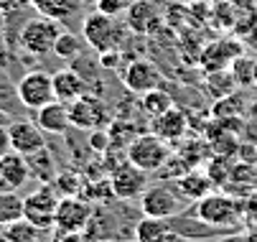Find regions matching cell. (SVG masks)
Segmentation results:
<instances>
[{"label": "cell", "instance_id": "6da1fadb", "mask_svg": "<svg viewBox=\"0 0 257 242\" xmlns=\"http://www.w3.org/2000/svg\"><path fill=\"white\" fill-rule=\"evenodd\" d=\"M82 36L97 54H102V51H112L122 44L125 28H122V23H117L115 16L94 11L82 21Z\"/></svg>", "mask_w": 257, "mask_h": 242}, {"label": "cell", "instance_id": "7a4b0ae2", "mask_svg": "<svg viewBox=\"0 0 257 242\" xmlns=\"http://www.w3.org/2000/svg\"><path fill=\"white\" fill-rule=\"evenodd\" d=\"M171 143H166L161 135L156 133H143V135H135L130 146H127V153L125 158L130 163H135L138 168L148 171V174H156L166 166V161L171 158Z\"/></svg>", "mask_w": 257, "mask_h": 242}, {"label": "cell", "instance_id": "3957f363", "mask_svg": "<svg viewBox=\"0 0 257 242\" xmlns=\"http://www.w3.org/2000/svg\"><path fill=\"white\" fill-rule=\"evenodd\" d=\"M61 33L59 21L39 16V18H31L23 28H21V46L33 54V56H46L49 51H54V44Z\"/></svg>", "mask_w": 257, "mask_h": 242}, {"label": "cell", "instance_id": "277c9868", "mask_svg": "<svg viewBox=\"0 0 257 242\" xmlns=\"http://www.w3.org/2000/svg\"><path fill=\"white\" fill-rule=\"evenodd\" d=\"M59 201H61V194L54 189V184H41L36 191L26 196V219L44 229H54Z\"/></svg>", "mask_w": 257, "mask_h": 242}, {"label": "cell", "instance_id": "5b68a950", "mask_svg": "<svg viewBox=\"0 0 257 242\" xmlns=\"http://www.w3.org/2000/svg\"><path fill=\"white\" fill-rule=\"evenodd\" d=\"M242 217V206L224 194H209L196 206V219L209 227H232Z\"/></svg>", "mask_w": 257, "mask_h": 242}, {"label": "cell", "instance_id": "8992f818", "mask_svg": "<svg viewBox=\"0 0 257 242\" xmlns=\"http://www.w3.org/2000/svg\"><path fill=\"white\" fill-rule=\"evenodd\" d=\"M92 219H94L92 201H87L82 196H61L59 209H56L54 229L69 232V234H82V232H87Z\"/></svg>", "mask_w": 257, "mask_h": 242}, {"label": "cell", "instance_id": "52a82bcc", "mask_svg": "<svg viewBox=\"0 0 257 242\" xmlns=\"http://www.w3.org/2000/svg\"><path fill=\"white\" fill-rule=\"evenodd\" d=\"M69 120L79 130H99L109 123V110L94 94H82L79 99L69 102Z\"/></svg>", "mask_w": 257, "mask_h": 242}, {"label": "cell", "instance_id": "ba28073f", "mask_svg": "<svg viewBox=\"0 0 257 242\" xmlns=\"http://www.w3.org/2000/svg\"><path fill=\"white\" fill-rule=\"evenodd\" d=\"M16 94H18V99L23 102L26 107L41 110L44 105H49V102L56 99L54 79L46 72H28L26 77H21V82L16 87Z\"/></svg>", "mask_w": 257, "mask_h": 242}, {"label": "cell", "instance_id": "9c48e42d", "mask_svg": "<svg viewBox=\"0 0 257 242\" xmlns=\"http://www.w3.org/2000/svg\"><path fill=\"white\" fill-rule=\"evenodd\" d=\"M112 191L117 199H140L148 189V171L138 168L135 163H130L127 158L122 163H117L112 168Z\"/></svg>", "mask_w": 257, "mask_h": 242}, {"label": "cell", "instance_id": "30bf717a", "mask_svg": "<svg viewBox=\"0 0 257 242\" xmlns=\"http://www.w3.org/2000/svg\"><path fill=\"white\" fill-rule=\"evenodd\" d=\"M181 199L173 189L163 186V184H156V186H148L145 194L140 196V209L145 217H158V219H171L181 212Z\"/></svg>", "mask_w": 257, "mask_h": 242}, {"label": "cell", "instance_id": "8fae6325", "mask_svg": "<svg viewBox=\"0 0 257 242\" xmlns=\"http://www.w3.org/2000/svg\"><path fill=\"white\" fill-rule=\"evenodd\" d=\"M120 79L122 84L130 89V92H138V94H145V92H151L156 87H161V72H158V66L148 59H135L130 61L122 72H120Z\"/></svg>", "mask_w": 257, "mask_h": 242}, {"label": "cell", "instance_id": "7c38bea8", "mask_svg": "<svg viewBox=\"0 0 257 242\" xmlns=\"http://www.w3.org/2000/svg\"><path fill=\"white\" fill-rule=\"evenodd\" d=\"M8 133H11V148L21 156H31V153H39L41 148H46V138L39 123L16 120L8 125Z\"/></svg>", "mask_w": 257, "mask_h": 242}, {"label": "cell", "instance_id": "4fadbf2b", "mask_svg": "<svg viewBox=\"0 0 257 242\" xmlns=\"http://www.w3.org/2000/svg\"><path fill=\"white\" fill-rule=\"evenodd\" d=\"M125 16H127V28L135 33H143V36L156 33L163 23V13L153 0H133Z\"/></svg>", "mask_w": 257, "mask_h": 242}, {"label": "cell", "instance_id": "5bb4252c", "mask_svg": "<svg viewBox=\"0 0 257 242\" xmlns=\"http://www.w3.org/2000/svg\"><path fill=\"white\" fill-rule=\"evenodd\" d=\"M153 133L161 135L166 143H178L189 135V115L173 105L171 110H166L161 117L153 120Z\"/></svg>", "mask_w": 257, "mask_h": 242}, {"label": "cell", "instance_id": "9a60e30c", "mask_svg": "<svg viewBox=\"0 0 257 242\" xmlns=\"http://www.w3.org/2000/svg\"><path fill=\"white\" fill-rule=\"evenodd\" d=\"M242 56V44L232 41V39H224V41H216L211 44L204 54H201V66L209 69L211 74L222 72V69H227L234 59Z\"/></svg>", "mask_w": 257, "mask_h": 242}, {"label": "cell", "instance_id": "2e32d148", "mask_svg": "<svg viewBox=\"0 0 257 242\" xmlns=\"http://www.w3.org/2000/svg\"><path fill=\"white\" fill-rule=\"evenodd\" d=\"M36 123L44 133H54V135H64L71 125L69 120V105L61 99H54L49 105H44L41 110H36Z\"/></svg>", "mask_w": 257, "mask_h": 242}, {"label": "cell", "instance_id": "e0dca14e", "mask_svg": "<svg viewBox=\"0 0 257 242\" xmlns=\"http://www.w3.org/2000/svg\"><path fill=\"white\" fill-rule=\"evenodd\" d=\"M54 79V92H56V99L61 102H74L79 99L84 92H87V82L84 77L77 72V69H59L56 74H51Z\"/></svg>", "mask_w": 257, "mask_h": 242}, {"label": "cell", "instance_id": "ac0fdd59", "mask_svg": "<svg viewBox=\"0 0 257 242\" xmlns=\"http://www.w3.org/2000/svg\"><path fill=\"white\" fill-rule=\"evenodd\" d=\"M176 189H178V194H181L183 199H189V201H201L204 196L211 194L214 181L209 179V174H204V171L191 168V171H186L183 176L176 179Z\"/></svg>", "mask_w": 257, "mask_h": 242}, {"label": "cell", "instance_id": "d6986e66", "mask_svg": "<svg viewBox=\"0 0 257 242\" xmlns=\"http://www.w3.org/2000/svg\"><path fill=\"white\" fill-rule=\"evenodd\" d=\"M173 229L168 224V219H158V217H143L135 224V239L138 242H171L173 239Z\"/></svg>", "mask_w": 257, "mask_h": 242}, {"label": "cell", "instance_id": "ffe728a7", "mask_svg": "<svg viewBox=\"0 0 257 242\" xmlns=\"http://www.w3.org/2000/svg\"><path fill=\"white\" fill-rule=\"evenodd\" d=\"M0 168H3L6 179L11 181V186H13L16 191H21V186L31 179L26 156H21V153H16V151H11V153H6L3 158H0Z\"/></svg>", "mask_w": 257, "mask_h": 242}, {"label": "cell", "instance_id": "44dd1931", "mask_svg": "<svg viewBox=\"0 0 257 242\" xmlns=\"http://www.w3.org/2000/svg\"><path fill=\"white\" fill-rule=\"evenodd\" d=\"M26 161H28L31 176H36L41 184H51V181L56 179V166H54V158H51L49 148H41L39 153L26 156Z\"/></svg>", "mask_w": 257, "mask_h": 242}, {"label": "cell", "instance_id": "7402d4cb", "mask_svg": "<svg viewBox=\"0 0 257 242\" xmlns=\"http://www.w3.org/2000/svg\"><path fill=\"white\" fill-rule=\"evenodd\" d=\"M26 217V196L18 191H6L0 194V224H13Z\"/></svg>", "mask_w": 257, "mask_h": 242}, {"label": "cell", "instance_id": "603a6c76", "mask_svg": "<svg viewBox=\"0 0 257 242\" xmlns=\"http://www.w3.org/2000/svg\"><path fill=\"white\" fill-rule=\"evenodd\" d=\"M46 232H49V229L28 222L26 217L6 227L8 242H46Z\"/></svg>", "mask_w": 257, "mask_h": 242}, {"label": "cell", "instance_id": "cb8c5ba5", "mask_svg": "<svg viewBox=\"0 0 257 242\" xmlns=\"http://www.w3.org/2000/svg\"><path fill=\"white\" fill-rule=\"evenodd\" d=\"M31 6L39 11V16H46L54 21H66L77 11L79 0H31Z\"/></svg>", "mask_w": 257, "mask_h": 242}, {"label": "cell", "instance_id": "d4e9b609", "mask_svg": "<svg viewBox=\"0 0 257 242\" xmlns=\"http://www.w3.org/2000/svg\"><path fill=\"white\" fill-rule=\"evenodd\" d=\"M173 107V102H171V97L161 89V87H156V89H151V92H145L143 94V112L148 115L151 120H156V117H161L166 110H171Z\"/></svg>", "mask_w": 257, "mask_h": 242}, {"label": "cell", "instance_id": "484cf974", "mask_svg": "<svg viewBox=\"0 0 257 242\" xmlns=\"http://www.w3.org/2000/svg\"><path fill=\"white\" fill-rule=\"evenodd\" d=\"M51 184H54V189L61 196H79L82 194V186H84L82 174H77V171H59L56 179Z\"/></svg>", "mask_w": 257, "mask_h": 242}, {"label": "cell", "instance_id": "4316f807", "mask_svg": "<svg viewBox=\"0 0 257 242\" xmlns=\"http://www.w3.org/2000/svg\"><path fill=\"white\" fill-rule=\"evenodd\" d=\"M79 51H82V41H79V36H74V33H69V31H61L59 33V39H56V44H54V56H59V59H77L79 56Z\"/></svg>", "mask_w": 257, "mask_h": 242}, {"label": "cell", "instance_id": "83f0119b", "mask_svg": "<svg viewBox=\"0 0 257 242\" xmlns=\"http://www.w3.org/2000/svg\"><path fill=\"white\" fill-rule=\"evenodd\" d=\"M82 199L87 201H107V199H112L115 191H112V181H92V184H84L82 186Z\"/></svg>", "mask_w": 257, "mask_h": 242}, {"label": "cell", "instance_id": "f1b7e54d", "mask_svg": "<svg viewBox=\"0 0 257 242\" xmlns=\"http://www.w3.org/2000/svg\"><path fill=\"white\" fill-rule=\"evenodd\" d=\"M109 146H112V138H109V130H92L89 135V148H94L97 153H104Z\"/></svg>", "mask_w": 257, "mask_h": 242}, {"label": "cell", "instance_id": "f546056e", "mask_svg": "<svg viewBox=\"0 0 257 242\" xmlns=\"http://www.w3.org/2000/svg\"><path fill=\"white\" fill-rule=\"evenodd\" d=\"M97 11L107 16H120L127 11V0H97Z\"/></svg>", "mask_w": 257, "mask_h": 242}, {"label": "cell", "instance_id": "4dcf8cb0", "mask_svg": "<svg viewBox=\"0 0 257 242\" xmlns=\"http://www.w3.org/2000/svg\"><path fill=\"white\" fill-rule=\"evenodd\" d=\"M117 61H120V51H117V49H112V51H102V54H99V64H102L104 69H115Z\"/></svg>", "mask_w": 257, "mask_h": 242}, {"label": "cell", "instance_id": "1f68e13d", "mask_svg": "<svg viewBox=\"0 0 257 242\" xmlns=\"http://www.w3.org/2000/svg\"><path fill=\"white\" fill-rule=\"evenodd\" d=\"M11 133H8V125L0 123V158H3L6 153H11Z\"/></svg>", "mask_w": 257, "mask_h": 242}, {"label": "cell", "instance_id": "d6a6232c", "mask_svg": "<svg viewBox=\"0 0 257 242\" xmlns=\"http://www.w3.org/2000/svg\"><path fill=\"white\" fill-rule=\"evenodd\" d=\"M6 191H16V189L11 186V181H8L6 174H3V168H0V194H6Z\"/></svg>", "mask_w": 257, "mask_h": 242}, {"label": "cell", "instance_id": "836d02e7", "mask_svg": "<svg viewBox=\"0 0 257 242\" xmlns=\"http://www.w3.org/2000/svg\"><path fill=\"white\" fill-rule=\"evenodd\" d=\"M0 242H8V234H6V224H0Z\"/></svg>", "mask_w": 257, "mask_h": 242}, {"label": "cell", "instance_id": "e575fe53", "mask_svg": "<svg viewBox=\"0 0 257 242\" xmlns=\"http://www.w3.org/2000/svg\"><path fill=\"white\" fill-rule=\"evenodd\" d=\"M127 242H138V239H127Z\"/></svg>", "mask_w": 257, "mask_h": 242}]
</instances>
